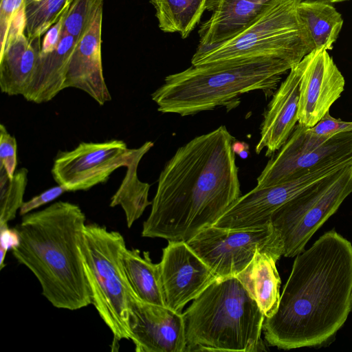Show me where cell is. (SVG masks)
Returning a JSON list of instances; mask_svg holds the SVG:
<instances>
[{"mask_svg":"<svg viewBox=\"0 0 352 352\" xmlns=\"http://www.w3.org/2000/svg\"><path fill=\"white\" fill-rule=\"evenodd\" d=\"M234 138L221 125L177 148L160 173L142 236L188 242L241 196Z\"/></svg>","mask_w":352,"mask_h":352,"instance_id":"6da1fadb","label":"cell"},{"mask_svg":"<svg viewBox=\"0 0 352 352\" xmlns=\"http://www.w3.org/2000/svg\"><path fill=\"white\" fill-rule=\"evenodd\" d=\"M352 309V244L334 230L296 256L276 311L265 318L267 342L281 349L320 345Z\"/></svg>","mask_w":352,"mask_h":352,"instance_id":"7a4b0ae2","label":"cell"},{"mask_svg":"<svg viewBox=\"0 0 352 352\" xmlns=\"http://www.w3.org/2000/svg\"><path fill=\"white\" fill-rule=\"evenodd\" d=\"M86 217L74 204L59 201L23 216L15 229L16 260L39 282L43 296L56 308L74 311L91 304L79 245Z\"/></svg>","mask_w":352,"mask_h":352,"instance_id":"3957f363","label":"cell"},{"mask_svg":"<svg viewBox=\"0 0 352 352\" xmlns=\"http://www.w3.org/2000/svg\"><path fill=\"white\" fill-rule=\"evenodd\" d=\"M293 67L285 60L268 57L191 65L167 76L151 98L162 113L193 115L228 104L252 91L270 96L282 76Z\"/></svg>","mask_w":352,"mask_h":352,"instance_id":"277c9868","label":"cell"},{"mask_svg":"<svg viewBox=\"0 0 352 352\" xmlns=\"http://www.w3.org/2000/svg\"><path fill=\"white\" fill-rule=\"evenodd\" d=\"M186 351H265V315L236 276L217 278L182 313Z\"/></svg>","mask_w":352,"mask_h":352,"instance_id":"5b68a950","label":"cell"},{"mask_svg":"<svg viewBox=\"0 0 352 352\" xmlns=\"http://www.w3.org/2000/svg\"><path fill=\"white\" fill-rule=\"evenodd\" d=\"M302 1L272 0L256 19L234 38L210 48L197 50L191 65L259 57L297 65L315 50L298 12Z\"/></svg>","mask_w":352,"mask_h":352,"instance_id":"8992f818","label":"cell"},{"mask_svg":"<svg viewBox=\"0 0 352 352\" xmlns=\"http://www.w3.org/2000/svg\"><path fill=\"white\" fill-rule=\"evenodd\" d=\"M123 236L97 223L85 224L79 250L91 304L113 334V346L131 340V289L126 279L122 255Z\"/></svg>","mask_w":352,"mask_h":352,"instance_id":"52a82bcc","label":"cell"},{"mask_svg":"<svg viewBox=\"0 0 352 352\" xmlns=\"http://www.w3.org/2000/svg\"><path fill=\"white\" fill-rule=\"evenodd\" d=\"M352 192V165L312 184L278 210L270 223L279 235L285 257L305 250L314 234Z\"/></svg>","mask_w":352,"mask_h":352,"instance_id":"ba28073f","label":"cell"},{"mask_svg":"<svg viewBox=\"0 0 352 352\" xmlns=\"http://www.w3.org/2000/svg\"><path fill=\"white\" fill-rule=\"evenodd\" d=\"M186 243L218 278L238 275L258 250L278 260L283 254L281 239L271 223L243 229H228L213 225Z\"/></svg>","mask_w":352,"mask_h":352,"instance_id":"9c48e42d","label":"cell"},{"mask_svg":"<svg viewBox=\"0 0 352 352\" xmlns=\"http://www.w3.org/2000/svg\"><path fill=\"white\" fill-rule=\"evenodd\" d=\"M132 151L120 140L81 142L72 151L57 154L52 174L67 191L87 190L106 182L116 169L126 166Z\"/></svg>","mask_w":352,"mask_h":352,"instance_id":"30bf717a","label":"cell"},{"mask_svg":"<svg viewBox=\"0 0 352 352\" xmlns=\"http://www.w3.org/2000/svg\"><path fill=\"white\" fill-rule=\"evenodd\" d=\"M158 263L165 306L182 313L218 278L186 242L168 241Z\"/></svg>","mask_w":352,"mask_h":352,"instance_id":"8fae6325","label":"cell"},{"mask_svg":"<svg viewBox=\"0 0 352 352\" xmlns=\"http://www.w3.org/2000/svg\"><path fill=\"white\" fill-rule=\"evenodd\" d=\"M344 167H329L272 186L254 188L241 195L214 226L228 229L265 226L270 223L272 214L289 200L312 184Z\"/></svg>","mask_w":352,"mask_h":352,"instance_id":"7c38bea8","label":"cell"},{"mask_svg":"<svg viewBox=\"0 0 352 352\" xmlns=\"http://www.w3.org/2000/svg\"><path fill=\"white\" fill-rule=\"evenodd\" d=\"M352 165V131L336 134L318 147L300 153L279 149L257 178L262 188L296 179L310 172Z\"/></svg>","mask_w":352,"mask_h":352,"instance_id":"4fadbf2b","label":"cell"},{"mask_svg":"<svg viewBox=\"0 0 352 352\" xmlns=\"http://www.w3.org/2000/svg\"><path fill=\"white\" fill-rule=\"evenodd\" d=\"M306 57L300 84L298 123L310 128L341 96L345 80L327 50H315Z\"/></svg>","mask_w":352,"mask_h":352,"instance_id":"5bb4252c","label":"cell"},{"mask_svg":"<svg viewBox=\"0 0 352 352\" xmlns=\"http://www.w3.org/2000/svg\"><path fill=\"white\" fill-rule=\"evenodd\" d=\"M130 329L137 352H186L182 313L144 302L132 291Z\"/></svg>","mask_w":352,"mask_h":352,"instance_id":"9a60e30c","label":"cell"},{"mask_svg":"<svg viewBox=\"0 0 352 352\" xmlns=\"http://www.w3.org/2000/svg\"><path fill=\"white\" fill-rule=\"evenodd\" d=\"M306 56L291 68L272 96L263 115L260 138L255 147L257 154L264 149L266 156L274 154L287 142L297 125L300 84Z\"/></svg>","mask_w":352,"mask_h":352,"instance_id":"2e32d148","label":"cell"},{"mask_svg":"<svg viewBox=\"0 0 352 352\" xmlns=\"http://www.w3.org/2000/svg\"><path fill=\"white\" fill-rule=\"evenodd\" d=\"M104 0L98 3L90 25L78 40L71 56L64 89L84 91L100 105L111 100L104 80L101 58Z\"/></svg>","mask_w":352,"mask_h":352,"instance_id":"e0dca14e","label":"cell"},{"mask_svg":"<svg viewBox=\"0 0 352 352\" xmlns=\"http://www.w3.org/2000/svg\"><path fill=\"white\" fill-rule=\"evenodd\" d=\"M25 30L24 6L12 19L0 54V88L9 96H23L25 92L41 52V38L29 40Z\"/></svg>","mask_w":352,"mask_h":352,"instance_id":"ac0fdd59","label":"cell"},{"mask_svg":"<svg viewBox=\"0 0 352 352\" xmlns=\"http://www.w3.org/2000/svg\"><path fill=\"white\" fill-rule=\"evenodd\" d=\"M271 1L207 0L206 10L212 14L198 31L197 50L210 48L234 38L256 19Z\"/></svg>","mask_w":352,"mask_h":352,"instance_id":"d6986e66","label":"cell"},{"mask_svg":"<svg viewBox=\"0 0 352 352\" xmlns=\"http://www.w3.org/2000/svg\"><path fill=\"white\" fill-rule=\"evenodd\" d=\"M74 37L61 34L57 47L49 52H40L30 83L22 96L40 104L52 100L64 84L72 53L78 43Z\"/></svg>","mask_w":352,"mask_h":352,"instance_id":"ffe728a7","label":"cell"},{"mask_svg":"<svg viewBox=\"0 0 352 352\" xmlns=\"http://www.w3.org/2000/svg\"><path fill=\"white\" fill-rule=\"evenodd\" d=\"M273 255L257 250L252 260L236 276L256 301L265 318L276 311L280 298L281 283Z\"/></svg>","mask_w":352,"mask_h":352,"instance_id":"44dd1931","label":"cell"},{"mask_svg":"<svg viewBox=\"0 0 352 352\" xmlns=\"http://www.w3.org/2000/svg\"><path fill=\"white\" fill-rule=\"evenodd\" d=\"M153 145V142L146 141L140 147L133 148L129 164L126 166V175L111 199V207L120 206L123 209L129 228L142 215L146 207L152 204L148 200L150 185L140 180L138 168L142 157Z\"/></svg>","mask_w":352,"mask_h":352,"instance_id":"7402d4cb","label":"cell"},{"mask_svg":"<svg viewBox=\"0 0 352 352\" xmlns=\"http://www.w3.org/2000/svg\"><path fill=\"white\" fill-rule=\"evenodd\" d=\"M122 264L132 292L142 300L165 306L158 263H153L148 252L125 248Z\"/></svg>","mask_w":352,"mask_h":352,"instance_id":"603a6c76","label":"cell"},{"mask_svg":"<svg viewBox=\"0 0 352 352\" xmlns=\"http://www.w3.org/2000/svg\"><path fill=\"white\" fill-rule=\"evenodd\" d=\"M315 50H331L343 25L342 15L331 3L321 0H302L298 6Z\"/></svg>","mask_w":352,"mask_h":352,"instance_id":"cb8c5ba5","label":"cell"},{"mask_svg":"<svg viewBox=\"0 0 352 352\" xmlns=\"http://www.w3.org/2000/svg\"><path fill=\"white\" fill-rule=\"evenodd\" d=\"M160 29L186 38L199 23L207 0H150Z\"/></svg>","mask_w":352,"mask_h":352,"instance_id":"d4e9b609","label":"cell"},{"mask_svg":"<svg viewBox=\"0 0 352 352\" xmlns=\"http://www.w3.org/2000/svg\"><path fill=\"white\" fill-rule=\"evenodd\" d=\"M70 0H25V33L29 40L45 34L69 6Z\"/></svg>","mask_w":352,"mask_h":352,"instance_id":"484cf974","label":"cell"},{"mask_svg":"<svg viewBox=\"0 0 352 352\" xmlns=\"http://www.w3.org/2000/svg\"><path fill=\"white\" fill-rule=\"evenodd\" d=\"M28 174V169L21 168L10 179L3 167L0 166V225L13 220L23 205Z\"/></svg>","mask_w":352,"mask_h":352,"instance_id":"4316f807","label":"cell"},{"mask_svg":"<svg viewBox=\"0 0 352 352\" xmlns=\"http://www.w3.org/2000/svg\"><path fill=\"white\" fill-rule=\"evenodd\" d=\"M102 0H70L61 34L80 40L90 25L96 10Z\"/></svg>","mask_w":352,"mask_h":352,"instance_id":"83f0119b","label":"cell"},{"mask_svg":"<svg viewBox=\"0 0 352 352\" xmlns=\"http://www.w3.org/2000/svg\"><path fill=\"white\" fill-rule=\"evenodd\" d=\"M0 166L12 179L17 166V144L14 136L8 132L3 124L0 125Z\"/></svg>","mask_w":352,"mask_h":352,"instance_id":"f1b7e54d","label":"cell"},{"mask_svg":"<svg viewBox=\"0 0 352 352\" xmlns=\"http://www.w3.org/2000/svg\"><path fill=\"white\" fill-rule=\"evenodd\" d=\"M25 0H0V54L4 50L8 33L14 17L23 8Z\"/></svg>","mask_w":352,"mask_h":352,"instance_id":"f546056e","label":"cell"},{"mask_svg":"<svg viewBox=\"0 0 352 352\" xmlns=\"http://www.w3.org/2000/svg\"><path fill=\"white\" fill-rule=\"evenodd\" d=\"M309 129L318 136L330 138L336 134L352 131V121L335 118L328 111L316 124Z\"/></svg>","mask_w":352,"mask_h":352,"instance_id":"4dcf8cb0","label":"cell"},{"mask_svg":"<svg viewBox=\"0 0 352 352\" xmlns=\"http://www.w3.org/2000/svg\"><path fill=\"white\" fill-rule=\"evenodd\" d=\"M66 191V188L61 185L46 190L38 195L32 197L29 201H24L19 209L20 215L23 216L32 210L56 199Z\"/></svg>","mask_w":352,"mask_h":352,"instance_id":"1f68e13d","label":"cell"},{"mask_svg":"<svg viewBox=\"0 0 352 352\" xmlns=\"http://www.w3.org/2000/svg\"><path fill=\"white\" fill-rule=\"evenodd\" d=\"M1 232V245H0V253H1V261H0V270H1L4 267V261L6 256V253L8 250L16 248L19 243V236L15 228L10 229L8 226V223L0 225Z\"/></svg>","mask_w":352,"mask_h":352,"instance_id":"d6a6232c","label":"cell"},{"mask_svg":"<svg viewBox=\"0 0 352 352\" xmlns=\"http://www.w3.org/2000/svg\"><path fill=\"white\" fill-rule=\"evenodd\" d=\"M69 6L63 12L59 19L45 34L41 52H49L57 47L61 36L63 21Z\"/></svg>","mask_w":352,"mask_h":352,"instance_id":"836d02e7","label":"cell"},{"mask_svg":"<svg viewBox=\"0 0 352 352\" xmlns=\"http://www.w3.org/2000/svg\"><path fill=\"white\" fill-rule=\"evenodd\" d=\"M321 1L329 3H339V2L346 1H349V0H321Z\"/></svg>","mask_w":352,"mask_h":352,"instance_id":"e575fe53","label":"cell"},{"mask_svg":"<svg viewBox=\"0 0 352 352\" xmlns=\"http://www.w3.org/2000/svg\"><path fill=\"white\" fill-rule=\"evenodd\" d=\"M252 1H270L271 0H252Z\"/></svg>","mask_w":352,"mask_h":352,"instance_id":"d590c367","label":"cell"},{"mask_svg":"<svg viewBox=\"0 0 352 352\" xmlns=\"http://www.w3.org/2000/svg\"><path fill=\"white\" fill-rule=\"evenodd\" d=\"M34 1H39V0H34Z\"/></svg>","mask_w":352,"mask_h":352,"instance_id":"8d00e7d4","label":"cell"}]
</instances>
